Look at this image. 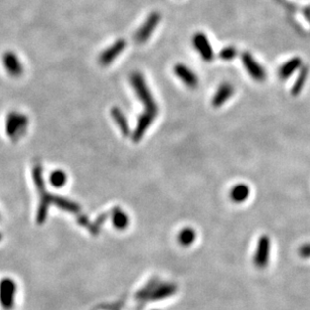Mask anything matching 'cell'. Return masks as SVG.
I'll return each instance as SVG.
<instances>
[{"instance_id":"5b68a950","label":"cell","mask_w":310,"mask_h":310,"mask_svg":"<svg viewBox=\"0 0 310 310\" xmlns=\"http://www.w3.org/2000/svg\"><path fill=\"white\" fill-rule=\"evenodd\" d=\"M156 117H157L156 113L146 111V110L138 117L136 127L132 133V140L134 142H140L141 141V139L143 138V136L145 135L146 131L151 126V124L153 123V121Z\"/></svg>"},{"instance_id":"9c48e42d","label":"cell","mask_w":310,"mask_h":310,"mask_svg":"<svg viewBox=\"0 0 310 310\" xmlns=\"http://www.w3.org/2000/svg\"><path fill=\"white\" fill-rule=\"evenodd\" d=\"M3 63L5 70L12 77H19L23 72V66L20 60L12 52H6L3 55Z\"/></svg>"},{"instance_id":"30bf717a","label":"cell","mask_w":310,"mask_h":310,"mask_svg":"<svg viewBox=\"0 0 310 310\" xmlns=\"http://www.w3.org/2000/svg\"><path fill=\"white\" fill-rule=\"evenodd\" d=\"M233 94H234V87L230 83L222 84L218 88L216 94L214 95L212 99V105L216 108L221 107L233 96Z\"/></svg>"},{"instance_id":"52a82bcc","label":"cell","mask_w":310,"mask_h":310,"mask_svg":"<svg viewBox=\"0 0 310 310\" xmlns=\"http://www.w3.org/2000/svg\"><path fill=\"white\" fill-rule=\"evenodd\" d=\"M28 125V120L23 114L12 113L7 119V133L12 138L20 137L24 134L25 129Z\"/></svg>"},{"instance_id":"7a4b0ae2","label":"cell","mask_w":310,"mask_h":310,"mask_svg":"<svg viewBox=\"0 0 310 310\" xmlns=\"http://www.w3.org/2000/svg\"><path fill=\"white\" fill-rule=\"evenodd\" d=\"M160 19L161 16L158 12H151L142 23L141 27H139V29L137 30L135 34V41L138 44H144L147 40H149L153 31L158 26Z\"/></svg>"},{"instance_id":"e0dca14e","label":"cell","mask_w":310,"mask_h":310,"mask_svg":"<svg viewBox=\"0 0 310 310\" xmlns=\"http://www.w3.org/2000/svg\"><path fill=\"white\" fill-rule=\"evenodd\" d=\"M308 72H309V70H308L307 66L304 65V66L301 67V70L299 72V75H298L297 79L295 80L294 85L291 88V95L292 96H298L301 93V91H302V89H303V87L305 85V82L307 80Z\"/></svg>"},{"instance_id":"7c38bea8","label":"cell","mask_w":310,"mask_h":310,"mask_svg":"<svg viewBox=\"0 0 310 310\" xmlns=\"http://www.w3.org/2000/svg\"><path fill=\"white\" fill-rule=\"evenodd\" d=\"M302 65V61L299 58H292L279 68V77L282 80H287L290 78L299 67Z\"/></svg>"},{"instance_id":"8992f818","label":"cell","mask_w":310,"mask_h":310,"mask_svg":"<svg viewBox=\"0 0 310 310\" xmlns=\"http://www.w3.org/2000/svg\"><path fill=\"white\" fill-rule=\"evenodd\" d=\"M127 42L123 39L117 40L113 45L107 48L105 51H103L102 54L99 56V62L102 65H108L112 63L126 49Z\"/></svg>"},{"instance_id":"ffe728a7","label":"cell","mask_w":310,"mask_h":310,"mask_svg":"<svg viewBox=\"0 0 310 310\" xmlns=\"http://www.w3.org/2000/svg\"><path fill=\"white\" fill-rule=\"evenodd\" d=\"M237 54H238V52L234 47H226L220 52L219 57L223 61H232L236 58Z\"/></svg>"},{"instance_id":"277c9868","label":"cell","mask_w":310,"mask_h":310,"mask_svg":"<svg viewBox=\"0 0 310 310\" xmlns=\"http://www.w3.org/2000/svg\"><path fill=\"white\" fill-rule=\"evenodd\" d=\"M192 45L204 62H212L214 60V50L208 37L203 32L194 33Z\"/></svg>"},{"instance_id":"9a60e30c","label":"cell","mask_w":310,"mask_h":310,"mask_svg":"<svg viewBox=\"0 0 310 310\" xmlns=\"http://www.w3.org/2000/svg\"><path fill=\"white\" fill-rule=\"evenodd\" d=\"M111 115L114 119V121L116 122V124L118 125L121 133L124 136H129L131 134V130H130V126L128 123V120L126 118V116L124 115V113L117 107H114L111 110Z\"/></svg>"},{"instance_id":"8fae6325","label":"cell","mask_w":310,"mask_h":310,"mask_svg":"<svg viewBox=\"0 0 310 310\" xmlns=\"http://www.w3.org/2000/svg\"><path fill=\"white\" fill-rule=\"evenodd\" d=\"M270 253V239L267 236H262L259 240L257 254H256V263L260 266H264L268 262Z\"/></svg>"},{"instance_id":"5bb4252c","label":"cell","mask_w":310,"mask_h":310,"mask_svg":"<svg viewBox=\"0 0 310 310\" xmlns=\"http://www.w3.org/2000/svg\"><path fill=\"white\" fill-rule=\"evenodd\" d=\"M250 195V188L245 184L236 185L230 191V197L234 202L241 203L245 201Z\"/></svg>"},{"instance_id":"ac0fdd59","label":"cell","mask_w":310,"mask_h":310,"mask_svg":"<svg viewBox=\"0 0 310 310\" xmlns=\"http://www.w3.org/2000/svg\"><path fill=\"white\" fill-rule=\"evenodd\" d=\"M195 239V232L191 228H186L179 234V242L184 246H189Z\"/></svg>"},{"instance_id":"d6986e66","label":"cell","mask_w":310,"mask_h":310,"mask_svg":"<svg viewBox=\"0 0 310 310\" xmlns=\"http://www.w3.org/2000/svg\"><path fill=\"white\" fill-rule=\"evenodd\" d=\"M51 184L56 187H61L66 183V175L62 170H55L50 178Z\"/></svg>"},{"instance_id":"4fadbf2b","label":"cell","mask_w":310,"mask_h":310,"mask_svg":"<svg viewBox=\"0 0 310 310\" xmlns=\"http://www.w3.org/2000/svg\"><path fill=\"white\" fill-rule=\"evenodd\" d=\"M14 283L9 280H5L0 286V298L5 307L12 306L13 295H14Z\"/></svg>"},{"instance_id":"3957f363","label":"cell","mask_w":310,"mask_h":310,"mask_svg":"<svg viewBox=\"0 0 310 310\" xmlns=\"http://www.w3.org/2000/svg\"><path fill=\"white\" fill-rule=\"evenodd\" d=\"M241 59H242L244 67L246 68V71L251 76V78H253L258 82H263L266 79L267 73L265 71V68L255 60V58L250 53L248 52L243 53Z\"/></svg>"},{"instance_id":"ba28073f","label":"cell","mask_w":310,"mask_h":310,"mask_svg":"<svg viewBox=\"0 0 310 310\" xmlns=\"http://www.w3.org/2000/svg\"><path fill=\"white\" fill-rule=\"evenodd\" d=\"M176 76L188 88H195L198 85L196 74L184 63H177L174 67Z\"/></svg>"},{"instance_id":"44dd1931","label":"cell","mask_w":310,"mask_h":310,"mask_svg":"<svg viewBox=\"0 0 310 310\" xmlns=\"http://www.w3.org/2000/svg\"><path fill=\"white\" fill-rule=\"evenodd\" d=\"M299 255L303 258L310 257V244H305L299 249Z\"/></svg>"},{"instance_id":"6da1fadb","label":"cell","mask_w":310,"mask_h":310,"mask_svg":"<svg viewBox=\"0 0 310 310\" xmlns=\"http://www.w3.org/2000/svg\"><path fill=\"white\" fill-rule=\"evenodd\" d=\"M130 83L139 101L144 105L145 110L158 114V105L150 92L149 87L147 86L143 75L139 72L132 73L130 76Z\"/></svg>"},{"instance_id":"2e32d148","label":"cell","mask_w":310,"mask_h":310,"mask_svg":"<svg viewBox=\"0 0 310 310\" xmlns=\"http://www.w3.org/2000/svg\"><path fill=\"white\" fill-rule=\"evenodd\" d=\"M112 222L116 229L118 230H125L129 225V217L128 215L121 210L120 208H115L112 210L111 213Z\"/></svg>"}]
</instances>
